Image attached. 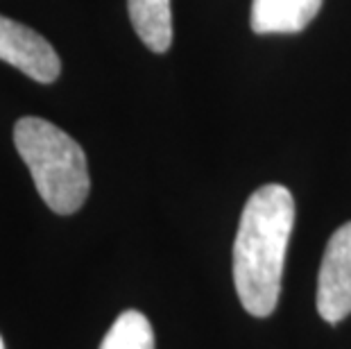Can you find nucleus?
Segmentation results:
<instances>
[{"label":"nucleus","instance_id":"nucleus-6","mask_svg":"<svg viewBox=\"0 0 351 349\" xmlns=\"http://www.w3.org/2000/svg\"><path fill=\"white\" fill-rule=\"evenodd\" d=\"M127 10L138 39L152 53H168V48L173 46L170 0H127Z\"/></svg>","mask_w":351,"mask_h":349},{"label":"nucleus","instance_id":"nucleus-4","mask_svg":"<svg viewBox=\"0 0 351 349\" xmlns=\"http://www.w3.org/2000/svg\"><path fill=\"white\" fill-rule=\"evenodd\" d=\"M0 59L41 84H50L62 73V62L50 41L7 16H0Z\"/></svg>","mask_w":351,"mask_h":349},{"label":"nucleus","instance_id":"nucleus-7","mask_svg":"<svg viewBox=\"0 0 351 349\" xmlns=\"http://www.w3.org/2000/svg\"><path fill=\"white\" fill-rule=\"evenodd\" d=\"M100 349H154V331L141 311H125L116 317Z\"/></svg>","mask_w":351,"mask_h":349},{"label":"nucleus","instance_id":"nucleus-3","mask_svg":"<svg viewBox=\"0 0 351 349\" xmlns=\"http://www.w3.org/2000/svg\"><path fill=\"white\" fill-rule=\"evenodd\" d=\"M317 311L326 322H340L351 313V222L326 243L317 279Z\"/></svg>","mask_w":351,"mask_h":349},{"label":"nucleus","instance_id":"nucleus-5","mask_svg":"<svg viewBox=\"0 0 351 349\" xmlns=\"http://www.w3.org/2000/svg\"><path fill=\"white\" fill-rule=\"evenodd\" d=\"M322 0H252L250 27L256 34H295L317 16Z\"/></svg>","mask_w":351,"mask_h":349},{"label":"nucleus","instance_id":"nucleus-8","mask_svg":"<svg viewBox=\"0 0 351 349\" xmlns=\"http://www.w3.org/2000/svg\"><path fill=\"white\" fill-rule=\"evenodd\" d=\"M0 349H5V343H3V338H0Z\"/></svg>","mask_w":351,"mask_h":349},{"label":"nucleus","instance_id":"nucleus-1","mask_svg":"<svg viewBox=\"0 0 351 349\" xmlns=\"http://www.w3.org/2000/svg\"><path fill=\"white\" fill-rule=\"evenodd\" d=\"M293 227L295 200L286 186L265 184L252 193L234 241V284L254 317H267L276 309Z\"/></svg>","mask_w":351,"mask_h":349},{"label":"nucleus","instance_id":"nucleus-2","mask_svg":"<svg viewBox=\"0 0 351 349\" xmlns=\"http://www.w3.org/2000/svg\"><path fill=\"white\" fill-rule=\"evenodd\" d=\"M14 145L29 168L41 200L55 213L71 215L86 202V154L75 139L43 118H21L14 128Z\"/></svg>","mask_w":351,"mask_h":349}]
</instances>
